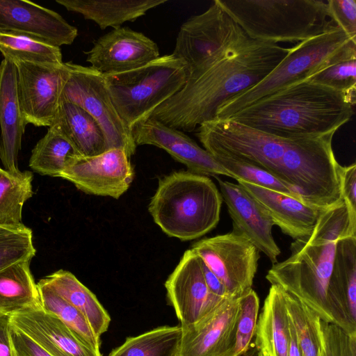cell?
I'll return each instance as SVG.
<instances>
[{
  "label": "cell",
  "mask_w": 356,
  "mask_h": 356,
  "mask_svg": "<svg viewBox=\"0 0 356 356\" xmlns=\"http://www.w3.org/2000/svg\"><path fill=\"white\" fill-rule=\"evenodd\" d=\"M353 57H356V41L333 26L289 48L286 56L261 81L223 104L216 118L227 119L263 97L306 80L336 62Z\"/></svg>",
  "instance_id": "52a82bcc"
},
{
  "label": "cell",
  "mask_w": 356,
  "mask_h": 356,
  "mask_svg": "<svg viewBox=\"0 0 356 356\" xmlns=\"http://www.w3.org/2000/svg\"><path fill=\"white\" fill-rule=\"evenodd\" d=\"M222 203L220 193L207 176L179 171L159 180L148 211L165 234L184 241L217 226Z\"/></svg>",
  "instance_id": "5b68a950"
},
{
  "label": "cell",
  "mask_w": 356,
  "mask_h": 356,
  "mask_svg": "<svg viewBox=\"0 0 356 356\" xmlns=\"http://www.w3.org/2000/svg\"><path fill=\"white\" fill-rule=\"evenodd\" d=\"M104 77L118 115L132 132L185 85L188 74L183 62L171 54L140 67Z\"/></svg>",
  "instance_id": "ba28073f"
},
{
  "label": "cell",
  "mask_w": 356,
  "mask_h": 356,
  "mask_svg": "<svg viewBox=\"0 0 356 356\" xmlns=\"http://www.w3.org/2000/svg\"><path fill=\"white\" fill-rule=\"evenodd\" d=\"M339 184L343 200L348 208L356 212V163L341 166Z\"/></svg>",
  "instance_id": "b9f144b4"
},
{
  "label": "cell",
  "mask_w": 356,
  "mask_h": 356,
  "mask_svg": "<svg viewBox=\"0 0 356 356\" xmlns=\"http://www.w3.org/2000/svg\"><path fill=\"white\" fill-rule=\"evenodd\" d=\"M259 299L252 289L240 297V313L236 334L235 356L245 353L254 337Z\"/></svg>",
  "instance_id": "74e56055"
},
{
  "label": "cell",
  "mask_w": 356,
  "mask_h": 356,
  "mask_svg": "<svg viewBox=\"0 0 356 356\" xmlns=\"http://www.w3.org/2000/svg\"><path fill=\"white\" fill-rule=\"evenodd\" d=\"M200 258V257H199ZM200 265L203 273V276L206 284L211 293L213 295L223 298H231L229 297L227 290L220 280L216 275L209 268V267L200 258Z\"/></svg>",
  "instance_id": "ee69618b"
},
{
  "label": "cell",
  "mask_w": 356,
  "mask_h": 356,
  "mask_svg": "<svg viewBox=\"0 0 356 356\" xmlns=\"http://www.w3.org/2000/svg\"><path fill=\"white\" fill-rule=\"evenodd\" d=\"M334 135L283 138L217 118L199 126L197 132L212 156H228L267 171L289 185L303 202L321 211L343 201L341 165L332 146Z\"/></svg>",
  "instance_id": "6da1fadb"
},
{
  "label": "cell",
  "mask_w": 356,
  "mask_h": 356,
  "mask_svg": "<svg viewBox=\"0 0 356 356\" xmlns=\"http://www.w3.org/2000/svg\"><path fill=\"white\" fill-rule=\"evenodd\" d=\"M84 316L94 333L100 337L109 327L111 317L95 295L72 273L63 269L41 279Z\"/></svg>",
  "instance_id": "4316f807"
},
{
  "label": "cell",
  "mask_w": 356,
  "mask_h": 356,
  "mask_svg": "<svg viewBox=\"0 0 356 356\" xmlns=\"http://www.w3.org/2000/svg\"><path fill=\"white\" fill-rule=\"evenodd\" d=\"M352 236H356V212L344 201L323 210L312 234L291 243L290 257L273 264L266 278L298 298L321 320L356 334V327L339 312L329 289L337 242Z\"/></svg>",
  "instance_id": "3957f363"
},
{
  "label": "cell",
  "mask_w": 356,
  "mask_h": 356,
  "mask_svg": "<svg viewBox=\"0 0 356 356\" xmlns=\"http://www.w3.org/2000/svg\"><path fill=\"white\" fill-rule=\"evenodd\" d=\"M259 356H270V355L265 350H259Z\"/></svg>",
  "instance_id": "7dc6e473"
},
{
  "label": "cell",
  "mask_w": 356,
  "mask_h": 356,
  "mask_svg": "<svg viewBox=\"0 0 356 356\" xmlns=\"http://www.w3.org/2000/svg\"><path fill=\"white\" fill-rule=\"evenodd\" d=\"M11 339L14 356H51L33 339L13 325Z\"/></svg>",
  "instance_id": "60d3db41"
},
{
  "label": "cell",
  "mask_w": 356,
  "mask_h": 356,
  "mask_svg": "<svg viewBox=\"0 0 356 356\" xmlns=\"http://www.w3.org/2000/svg\"><path fill=\"white\" fill-rule=\"evenodd\" d=\"M56 124L83 157L107 151L104 133L97 120L79 106L61 99Z\"/></svg>",
  "instance_id": "484cf974"
},
{
  "label": "cell",
  "mask_w": 356,
  "mask_h": 356,
  "mask_svg": "<svg viewBox=\"0 0 356 356\" xmlns=\"http://www.w3.org/2000/svg\"><path fill=\"white\" fill-rule=\"evenodd\" d=\"M356 57L336 62L312 75L309 81L348 95H356Z\"/></svg>",
  "instance_id": "8d00e7d4"
},
{
  "label": "cell",
  "mask_w": 356,
  "mask_h": 356,
  "mask_svg": "<svg viewBox=\"0 0 356 356\" xmlns=\"http://www.w3.org/2000/svg\"><path fill=\"white\" fill-rule=\"evenodd\" d=\"M240 297L227 298L198 322L181 327L177 356H235Z\"/></svg>",
  "instance_id": "9a60e30c"
},
{
  "label": "cell",
  "mask_w": 356,
  "mask_h": 356,
  "mask_svg": "<svg viewBox=\"0 0 356 356\" xmlns=\"http://www.w3.org/2000/svg\"><path fill=\"white\" fill-rule=\"evenodd\" d=\"M35 252L29 227L0 225V270L19 261H31Z\"/></svg>",
  "instance_id": "e575fe53"
},
{
  "label": "cell",
  "mask_w": 356,
  "mask_h": 356,
  "mask_svg": "<svg viewBox=\"0 0 356 356\" xmlns=\"http://www.w3.org/2000/svg\"><path fill=\"white\" fill-rule=\"evenodd\" d=\"M290 339L288 356H304L298 345L294 327L290 320Z\"/></svg>",
  "instance_id": "f6af8a7d"
},
{
  "label": "cell",
  "mask_w": 356,
  "mask_h": 356,
  "mask_svg": "<svg viewBox=\"0 0 356 356\" xmlns=\"http://www.w3.org/2000/svg\"></svg>",
  "instance_id": "c3c4849f"
},
{
  "label": "cell",
  "mask_w": 356,
  "mask_h": 356,
  "mask_svg": "<svg viewBox=\"0 0 356 356\" xmlns=\"http://www.w3.org/2000/svg\"><path fill=\"white\" fill-rule=\"evenodd\" d=\"M11 327L10 316L0 314V356H14Z\"/></svg>",
  "instance_id": "7bdbcfd3"
},
{
  "label": "cell",
  "mask_w": 356,
  "mask_h": 356,
  "mask_svg": "<svg viewBox=\"0 0 356 356\" xmlns=\"http://www.w3.org/2000/svg\"><path fill=\"white\" fill-rule=\"evenodd\" d=\"M220 194L233 222V230L248 238L273 263L277 262L280 250L275 243L271 218L240 184L222 181L218 176Z\"/></svg>",
  "instance_id": "d6986e66"
},
{
  "label": "cell",
  "mask_w": 356,
  "mask_h": 356,
  "mask_svg": "<svg viewBox=\"0 0 356 356\" xmlns=\"http://www.w3.org/2000/svg\"><path fill=\"white\" fill-rule=\"evenodd\" d=\"M252 40L215 0L204 13L181 24L172 54L183 62L188 79Z\"/></svg>",
  "instance_id": "9c48e42d"
},
{
  "label": "cell",
  "mask_w": 356,
  "mask_h": 356,
  "mask_svg": "<svg viewBox=\"0 0 356 356\" xmlns=\"http://www.w3.org/2000/svg\"><path fill=\"white\" fill-rule=\"evenodd\" d=\"M181 334L180 325L158 327L127 337L108 356H177Z\"/></svg>",
  "instance_id": "f546056e"
},
{
  "label": "cell",
  "mask_w": 356,
  "mask_h": 356,
  "mask_svg": "<svg viewBox=\"0 0 356 356\" xmlns=\"http://www.w3.org/2000/svg\"><path fill=\"white\" fill-rule=\"evenodd\" d=\"M289 51V48L278 44L253 40L240 51L188 79L150 118L183 132L193 131L215 119L226 102L261 81Z\"/></svg>",
  "instance_id": "7a4b0ae2"
},
{
  "label": "cell",
  "mask_w": 356,
  "mask_h": 356,
  "mask_svg": "<svg viewBox=\"0 0 356 356\" xmlns=\"http://www.w3.org/2000/svg\"><path fill=\"white\" fill-rule=\"evenodd\" d=\"M19 107L26 124L48 127L54 124L69 76L65 64L14 63Z\"/></svg>",
  "instance_id": "7c38bea8"
},
{
  "label": "cell",
  "mask_w": 356,
  "mask_h": 356,
  "mask_svg": "<svg viewBox=\"0 0 356 356\" xmlns=\"http://www.w3.org/2000/svg\"><path fill=\"white\" fill-rule=\"evenodd\" d=\"M30 261H19L0 270V314L10 316L40 304Z\"/></svg>",
  "instance_id": "83f0119b"
},
{
  "label": "cell",
  "mask_w": 356,
  "mask_h": 356,
  "mask_svg": "<svg viewBox=\"0 0 356 356\" xmlns=\"http://www.w3.org/2000/svg\"><path fill=\"white\" fill-rule=\"evenodd\" d=\"M213 156L236 181H243L300 200L289 185L257 166L228 156Z\"/></svg>",
  "instance_id": "d590c367"
},
{
  "label": "cell",
  "mask_w": 356,
  "mask_h": 356,
  "mask_svg": "<svg viewBox=\"0 0 356 356\" xmlns=\"http://www.w3.org/2000/svg\"><path fill=\"white\" fill-rule=\"evenodd\" d=\"M79 156L58 126L53 124L32 149L29 165L42 175L60 177L67 163Z\"/></svg>",
  "instance_id": "f1b7e54d"
},
{
  "label": "cell",
  "mask_w": 356,
  "mask_h": 356,
  "mask_svg": "<svg viewBox=\"0 0 356 356\" xmlns=\"http://www.w3.org/2000/svg\"><path fill=\"white\" fill-rule=\"evenodd\" d=\"M41 307L60 319L84 344L100 353V337L92 330L84 316L42 280L37 283Z\"/></svg>",
  "instance_id": "d6a6232c"
},
{
  "label": "cell",
  "mask_w": 356,
  "mask_h": 356,
  "mask_svg": "<svg viewBox=\"0 0 356 356\" xmlns=\"http://www.w3.org/2000/svg\"><path fill=\"white\" fill-rule=\"evenodd\" d=\"M237 181L260 204L274 225L283 233L295 240L312 234L321 210L294 197L243 181Z\"/></svg>",
  "instance_id": "7402d4cb"
},
{
  "label": "cell",
  "mask_w": 356,
  "mask_h": 356,
  "mask_svg": "<svg viewBox=\"0 0 356 356\" xmlns=\"http://www.w3.org/2000/svg\"><path fill=\"white\" fill-rule=\"evenodd\" d=\"M65 64L69 76L61 99L79 106L97 120L104 133L107 150L121 149L131 157L136 145L114 106L104 75L90 67Z\"/></svg>",
  "instance_id": "30bf717a"
},
{
  "label": "cell",
  "mask_w": 356,
  "mask_h": 356,
  "mask_svg": "<svg viewBox=\"0 0 356 356\" xmlns=\"http://www.w3.org/2000/svg\"><path fill=\"white\" fill-rule=\"evenodd\" d=\"M0 32L30 35L58 47L71 44L78 35L56 11L25 0H0Z\"/></svg>",
  "instance_id": "e0dca14e"
},
{
  "label": "cell",
  "mask_w": 356,
  "mask_h": 356,
  "mask_svg": "<svg viewBox=\"0 0 356 356\" xmlns=\"http://www.w3.org/2000/svg\"><path fill=\"white\" fill-rule=\"evenodd\" d=\"M191 250L222 283L229 298H239L252 289L260 255L244 236L232 231L205 238Z\"/></svg>",
  "instance_id": "8fae6325"
},
{
  "label": "cell",
  "mask_w": 356,
  "mask_h": 356,
  "mask_svg": "<svg viewBox=\"0 0 356 356\" xmlns=\"http://www.w3.org/2000/svg\"><path fill=\"white\" fill-rule=\"evenodd\" d=\"M25 124L19 107L15 64L3 58L0 63V159L4 170L17 173Z\"/></svg>",
  "instance_id": "44dd1931"
},
{
  "label": "cell",
  "mask_w": 356,
  "mask_h": 356,
  "mask_svg": "<svg viewBox=\"0 0 356 356\" xmlns=\"http://www.w3.org/2000/svg\"><path fill=\"white\" fill-rule=\"evenodd\" d=\"M225 11L252 40L298 43L335 26L327 1L218 0Z\"/></svg>",
  "instance_id": "8992f818"
},
{
  "label": "cell",
  "mask_w": 356,
  "mask_h": 356,
  "mask_svg": "<svg viewBox=\"0 0 356 356\" xmlns=\"http://www.w3.org/2000/svg\"><path fill=\"white\" fill-rule=\"evenodd\" d=\"M239 356H259V351L255 347L254 343H251L249 348Z\"/></svg>",
  "instance_id": "bcb514c9"
},
{
  "label": "cell",
  "mask_w": 356,
  "mask_h": 356,
  "mask_svg": "<svg viewBox=\"0 0 356 356\" xmlns=\"http://www.w3.org/2000/svg\"><path fill=\"white\" fill-rule=\"evenodd\" d=\"M286 306L304 356H321L320 317L295 296L284 291Z\"/></svg>",
  "instance_id": "836d02e7"
},
{
  "label": "cell",
  "mask_w": 356,
  "mask_h": 356,
  "mask_svg": "<svg viewBox=\"0 0 356 356\" xmlns=\"http://www.w3.org/2000/svg\"><path fill=\"white\" fill-rule=\"evenodd\" d=\"M132 136L136 146L151 145L163 149L174 159L185 165L191 172L232 178L211 154L188 136L153 118L136 125L132 130Z\"/></svg>",
  "instance_id": "ac0fdd59"
},
{
  "label": "cell",
  "mask_w": 356,
  "mask_h": 356,
  "mask_svg": "<svg viewBox=\"0 0 356 356\" xmlns=\"http://www.w3.org/2000/svg\"><path fill=\"white\" fill-rule=\"evenodd\" d=\"M355 99V96L306 79L256 101L227 119L283 138L334 134L352 118Z\"/></svg>",
  "instance_id": "277c9868"
},
{
  "label": "cell",
  "mask_w": 356,
  "mask_h": 356,
  "mask_svg": "<svg viewBox=\"0 0 356 356\" xmlns=\"http://www.w3.org/2000/svg\"><path fill=\"white\" fill-rule=\"evenodd\" d=\"M329 289L339 312L356 327V236L337 241Z\"/></svg>",
  "instance_id": "cb8c5ba5"
},
{
  "label": "cell",
  "mask_w": 356,
  "mask_h": 356,
  "mask_svg": "<svg viewBox=\"0 0 356 356\" xmlns=\"http://www.w3.org/2000/svg\"><path fill=\"white\" fill-rule=\"evenodd\" d=\"M289 325L284 290L271 284L257 322L254 345L270 356H288Z\"/></svg>",
  "instance_id": "603a6c76"
},
{
  "label": "cell",
  "mask_w": 356,
  "mask_h": 356,
  "mask_svg": "<svg viewBox=\"0 0 356 356\" xmlns=\"http://www.w3.org/2000/svg\"><path fill=\"white\" fill-rule=\"evenodd\" d=\"M60 177L86 194L118 199L131 186L134 171L123 149H111L94 156H76Z\"/></svg>",
  "instance_id": "4fadbf2b"
},
{
  "label": "cell",
  "mask_w": 356,
  "mask_h": 356,
  "mask_svg": "<svg viewBox=\"0 0 356 356\" xmlns=\"http://www.w3.org/2000/svg\"><path fill=\"white\" fill-rule=\"evenodd\" d=\"M67 10L95 22L101 29L134 22L166 0H56Z\"/></svg>",
  "instance_id": "d4e9b609"
},
{
  "label": "cell",
  "mask_w": 356,
  "mask_h": 356,
  "mask_svg": "<svg viewBox=\"0 0 356 356\" xmlns=\"http://www.w3.org/2000/svg\"><path fill=\"white\" fill-rule=\"evenodd\" d=\"M0 52L5 59L13 63H63L60 47L17 33L0 32Z\"/></svg>",
  "instance_id": "4dcf8cb0"
},
{
  "label": "cell",
  "mask_w": 356,
  "mask_h": 356,
  "mask_svg": "<svg viewBox=\"0 0 356 356\" xmlns=\"http://www.w3.org/2000/svg\"><path fill=\"white\" fill-rule=\"evenodd\" d=\"M10 317L13 325L51 356H102L84 344L56 316L44 311L40 304Z\"/></svg>",
  "instance_id": "ffe728a7"
},
{
  "label": "cell",
  "mask_w": 356,
  "mask_h": 356,
  "mask_svg": "<svg viewBox=\"0 0 356 356\" xmlns=\"http://www.w3.org/2000/svg\"><path fill=\"white\" fill-rule=\"evenodd\" d=\"M167 298L181 327L190 326L208 315L226 299L209 290L198 256L186 250L165 283Z\"/></svg>",
  "instance_id": "5bb4252c"
},
{
  "label": "cell",
  "mask_w": 356,
  "mask_h": 356,
  "mask_svg": "<svg viewBox=\"0 0 356 356\" xmlns=\"http://www.w3.org/2000/svg\"><path fill=\"white\" fill-rule=\"evenodd\" d=\"M86 54L90 67L104 75L130 71L160 56L155 42L128 27H118L101 36Z\"/></svg>",
  "instance_id": "2e32d148"
},
{
  "label": "cell",
  "mask_w": 356,
  "mask_h": 356,
  "mask_svg": "<svg viewBox=\"0 0 356 356\" xmlns=\"http://www.w3.org/2000/svg\"><path fill=\"white\" fill-rule=\"evenodd\" d=\"M31 172H10L0 168V225L19 226L24 204L33 195Z\"/></svg>",
  "instance_id": "1f68e13d"
},
{
  "label": "cell",
  "mask_w": 356,
  "mask_h": 356,
  "mask_svg": "<svg viewBox=\"0 0 356 356\" xmlns=\"http://www.w3.org/2000/svg\"><path fill=\"white\" fill-rule=\"evenodd\" d=\"M321 356H356V334L320 320Z\"/></svg>",
  "instance_id": "f35d334b"
},
{
  "label": "cell",
  "mask_w": 356,
  "mask_h": 356,
  "mask_svg": "<svg viewBox=\"0 0 356 356\" xmlns=\"http://www.w3.org/2000/svg\"><path fill=\"white\" fill-rule=\"evenodd\" d=\"M327 5L333 24L356 41V1L327 0Z\"/></svg>",
  "instance_id": "ab89813d"
}]
</instances>
